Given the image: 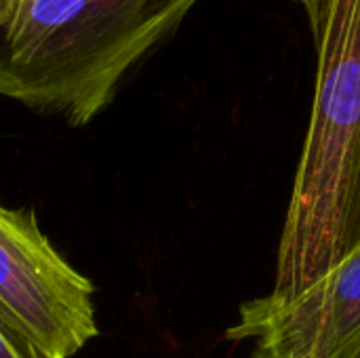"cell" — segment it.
Instances as JSON below:
<instances>
[{"label": "cell", "instance_id": "obj_6", "mask_svg": "<svg viewBox=\"0 0 360 358\" xmlns=\"http://www.w3.org/2000/svg\"><path fill=\"white\" fill-rule=\"evenodd\" d=\"M295 2H300V4L304 6V11H306V15H308V23L319 15V11H321L323 4H325V0H295Z\"/></svg>", "mask_w": 360, "mask_h": 358}, {"label": "cell", "instance_id": "obj_4", "mask_svg": "<svg viewBox=\"0 0 360 358\" xmlns=\"http://www.w3.org/2000/svg\"><path fill=\"white\" fill-rule=\"evenodd\" d=\"M226 338L251 358H360V243L295 298L240 304Z\"/></svg>", "mask_w": 360, "mask_h": 358}, {"label": "cell", "instance_id": "obj_7", "mask_svg": "<svg viewBox=\"0 0 360 358\" xmlns=\"http://www.w3.org/2000/svg\"><path fill=\"white\" fill-rule=\"evenodd\" d=\"M17 0H0V30L6 25V21L11 19L13 11H15Z\"/></svg>", "mask_w": 360, "mask_h": 358}, {"label": "cell", "instance_id": "obj_2", "mask_svg": "<svg viewBox=\"0 0 360 358\" xmlns=\"http://www.w3.org/2000/svg\"><path fill=\"white\" fill-rule=\"evenodd\" d=\"M198 0H17L0 30V95L91 122Z\"/></svg>", "mask_w": 360, "mask_h": 358}, {"label": "cell", "instance_id": "obj_3", "mask_svg": "<svg viewBox=\"0 0 360 358\" xmlns=\"http://www.w3.org/2000/svg\"><path fill=\"white\" fill-rule=\"evenodd\" d=\"M0 323L55 358L97 338L93 283L72 268L27 209L0 205Z\"/></svg>", "mask_w": 360, "mask_h": 358}, {"label": "cell", "instance_id": "obj_5", "mask_svg": "<svg viewBox=\"0 0 360 358\" xmlns=\"http://www.w3.org/2000/svg\"><path fill=\"white\" fill-rule=\"evenodd\" d=\"M0 358H55L0 323Z\"/></svg>", "mask_w": 360, "mask_h": 358}, {"label": "cell", "instance_id": "obj_1", "mask_svg": "<svg viewBox=\"0 0 360 358\" xmlns=\"http://www.w3.org/2000/svg\"><path fill=\"white\" fill-rule=\"evenodd\" d=\"M310 30L316 84L272 285L285 298L360 243V0H325Z\"/></svg>", "mask_w": 360, "mask_h": 358}]
</instances>
